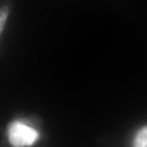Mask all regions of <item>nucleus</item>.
Here are the masks:
<instances>
[{
  "label": "nucleus",
  "instance_id": "1",
  "mask_svg": "<svg viewBox=\"0 0 147 147\" xmlns=\"http://www.w3.org/2000/svg\"><path fill=\"white\" fill-rule=\"evenodd\" d=\"M7 134L12 147L31 146L39 137L38 132L34 128L20 121H15L9 124Z\"/></svg>",
  "mask_w": 147,
  "mask_h": 147
},
{
  "label": "nucleus",
  "instance_id": "2",
  "mask_svg": "<svg viewBox=\"0 0 147 147\" xmlns=\"http://www.w3.org/2000/svg\"><path fill=\"white\" fill-rule=\"evenodd\" d=\"M133 147H147V125L137 131L134 138Z\"/></svg>",
  "mask_w": 147,
  "mask_h": 147
},
{
  "label": "nucleus",
  "instance_id": "3",
  "mask_svg": "<svg viewBox=\"0 0 147 147\" xmlns=\"http://www.w3.org/2000/svg\"><path fill=\"white\" fill-rule=\"evenodd\" d=\"M8 16V10L7 7H3L0 10V34H2V32L4 29L5 26L6 21L7 19Z\"/></svg>",
  "mask_w": 147,
  "mask_h": 147
}]
</instances>
